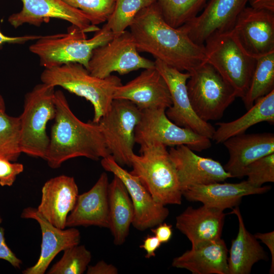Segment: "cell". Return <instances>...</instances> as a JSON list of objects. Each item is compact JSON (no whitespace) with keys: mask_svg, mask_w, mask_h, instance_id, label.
I'll return each mask as SVG.
<instances>
[{"mask_svg":"<svg viewBox=\"0 0 274 274\" xmlns=\"http://www.w3.org/2000/svg\"><path fill=\"white\" fill-rule=\"evenodd\" d=\"M228 250L220 238L200 243L175 257L172 265L193 274H228Z\"/></svg>","mask_w":274,"mask_h":274,"instance_id":"obj_24","label":"cell"},{"mask_svg":"<svg viewBox=\"0 0 274 274\" xmlns=\"http://www.w3.org/2000/svg\"><path fill=\"white\" fill-rule=\"evenodd\" d=\"M223 144L229 154L224 168L232 178L244 177L245 170L250 163L274 153V134L269 132L244 133L232 136Z\"/></svg>","mask_w":274,"mask_h":274,"instance_id":"obj_23","label":"cell"},{"mask_svg":"<svg viewBox=\"0 0 274 274\" xmlns=\"http://www.w3.org/2000/svg\"><path fill=\"white\" fill-rule=\"evenodd\" d=\"M87 274H117V268L112 264H108L104 260H100L94 265L88 266Z\"/></svg>","mask_w":274,"mask_h":274,"instance_id":"obj_38","label":"cell"},{"mask_svg":"<svg viewBox=\"0 0 274 274\" xmlns=\"http://www.w3.org/2000/svg\"><path fill=\"white\" fill-rule=\"evenodd\" d=\"M23 170L24 166L22 163L0 158V185L2 187L12 186L17 176Z\"/></svg>","mask_w":274,"mask_h":274,"instance_id":"obj_36","label":"cell"},{"mask_svg":"<svg viewBox=\"0 0 274 274\" xmlns=\"http://www.w3.org/2000/svg\"><path fill=\"white\" fill-rule=\"evenodd\" d=\"M86 33L72 25L65 33L43 36L29 46V51L38 56L45 68L77 63L87 69L93 51L114 36L105 24L92 38L87 39Z\"/></svg>","mask_w":274,"mask_h":274,"instance_id":"obj_4","label":"cell"},{"mask_svg":"<svg viewBox=\"0 0 274 274\" xmlns=\"http://www.w3.org/2000/svg\"><path fill=\"white\" fill-rule=\"evenodd\" d=\"M269 186L257 187L247 180L237 183L215 182L191 186L182 192L187 200L224 211L237 207L245 196L260 194L268 191Z\"/></svg>","mask_w":274,"mask_h":274,"instance_id":"obj_22","label":"cell"},{"mask_svg":"<svg viewBox=\"0 0 274 274\" xmlns=\"http://www.w3.org/2000/svg\"><path fill=\"white\" fill-rule=\"evenodd\" d=\"M2 220L0 215V259L8 261L15 268H20L22 262L13 252L6 242L4 229L1 226Z\"/></svg>","mask_w":274,"mask_h":274,"instance_id":"obj_37","label":"cell"},{"mask_svg":"<svg viewBox=\"0 0 274 274\" xmlns=\"http://www.w3.org/2000/svg\"><path fill=\"white\" fill-rule=\"evenodd\" d=\"M262 122L274 123V90L259 98L238 118L228 122H218L212 139L217 144L245 133L250 127Z\"/></svg>","mask_w":274,"mask_h":274,"instance_id":"obj_28","label":"cell"},{"mask_svg":"<svg viewBox=\"0 0 274 274\" xmlns=\"http://www.w3.org/2000/svg\"><path fill=\"white\" fill-rule=\"evenodd\" d=\"M138 51L180 71L190 73L206 62L204 45L195 43L179 28L164 19L157 2L142 9L129 27Z\"/></svg>","mask_w":274,"mask_h":274,"instance_id":"obj_1","label":"cell"},{"mask_svg":"<svg viewBox=\"0 0 274 274\" xmlns=\"http://www.w3.org/2000/svg\"><path fill=\"white\" fill-rule=\"evenodd\" d=\"M108 175L102 173L92 187L79 194L68 214L66 227L95 226L109 228Z\"/></svg>","mask_w":274,"mask_h":274,"instance_id":"obj_21","label":"cell"},{"mask_svg":"<svg viewBox=\"0 0 274 274\" xmlns=\"http://www.w3.org/2000/svg\"><path fill=\"white\" fill-rule=\"evenodd\" d=\"M141 113L130 101L114 99L109 111L97 123L111 155L121 166L131 167L134 130Z\"/></svg>","mask_w":274,"mask_h":274,"instance_id":"obj_9","label":"cell"},{"mask_svg":"<svg viewBox=\"0 0 274 274\" xmlns=\"http://www.w3.org/2000/svg\"><path fill=\"white\" fill-rule=\"evenodd\" d=\"M155 67V61L139 54L131 33L125 30L93 51L87 70L94 76L105 78L113 72L122 75Z\"/></svg>","mask_w":274,"mask_h":274,"instance_id":"obj_11","label":"cell"},{"mask_svg":"<svg viewBox=\"0 0 274 274\" xmlns=\"http://www.w3.org/2000/svg\"><path fill=\"white\" fill-rule=\"evenodd\" d=\"M43 36L25 35L18 37H9L0 31V46L5 44H21L26 42L37 40Z\"/></svg>","mask_w":274,"mask_h":274,"instance_id":"obj_42","label":"cell"},{"mask_svg":"<svg viewBox=\"0 0 274 274\" xmlns=\"http://www.w3.org/2000/svg\"><path fill=\"white\" fill-rule=\"evenodd\" d=\"M165 110H141V118L134 130L135 143L141 146L155 143L171 147L184 145L198 152L211 147L210 139L176 125L166 116Z\"/></svg>","mask_w":274,"mask_h":274,"instance_id":"obj_10","label":"cell"},{"mask_svg":"<svg viewBox=\"0 0 274 274\" xmlns=\"http://www.w3.org/2000/svg\"><path fill=\"white\" fill-rule=\"evenodd\" d=\"M41 192L37 211L54 226L65 228L67 217L79 195L74 178L62 175L50 179L43 186Z\"/></svg>","mask_w":274,"mask_h":274,"instance_id":"obj_20","label":"cell"},{"mask_svg":"<svg viewBox=\"0 0 274 274\" xmlns=\"http://www.w3.org/2000/svg\"><path fill=\"white\" fill-rule=\"evenodd\" d=\"M206 61L233 88L236 97H244L249 89L256 58L243 48L232 30L217 33L204 43Z\"/></svg>","mask_w":274,"mask_h":274,"instance_id":"obj_6","label":"cell"},{"mask_svg":"<svg viewBox=\"0 0 274 274\" xmlns=\"http://www.w3.org/2000/svg\"><path fill=\"white\" fill-rule=\"evenodd\" d=\"M254 236L260 239L269 249L271 256V262L270 269V273H273L274 272V231H272L266 233H257Z\"/></svg>","mask_w":274,"mask_h":274,"instance_id":"obj_41","label":"cell"},{"mask_svg":"<svg viewBox=\"0 0 274 274\" xmlns=\"http://www.w3.org/2000/svg\"><path fill=\"white\" fill-rule=\"evenodd\" d=\"M168 153L181 192L194 185L222 182L232 178L219 161L198 156L186 145L171 147Z\"/></svg>","mask_w":274,"mask_h":274,"instance_id":"obj_17","label":"cell"},{"mask_svg":"<svg viewBox=\"0 0 274 274\" xmlns=\"http://www.w3.org/2000/svg\"><path fill=\"white\" fill-rule=\"evenodd\" d=\"M155 67L165 81L172 98V105L165 111L168 118L176 125L191 129L212 139L215 128L208 122L200 119L194 112L187 89L189 72L184 73L156 59Z\"/></svg>","mask_w":274,"mask_h":274,"instance_id":"obj_12","label":"cell"},{"mask_svg":"<svg viewBox=\"0 0 274 274\" xmlns=\"http://www.w3.org/2000/svg\"><path fill=\"white\" fill-rule=\"evenodd\" d=\"M54 88L42 83L25 95L23 110L19 116L22 153L44 159L49 144L47 125L56 113Z\"/></svg>","mask_w":274,"mask_h":274,"instance_id":"obj_7","label":"cell"},{"mask_svg":"<svg viewBox=\"0 0 274 274\" xmlns=\"http://www.w3.org/2000/svg\"><path fill=\"white\" fill-rule=\"evenodd\" d=\"M207 0H157L165 21L178 28L191 20L206 4Z\"/></svg>","mask_w":274,"mask_h":274,"instance_id":"obj_30","label":"cell"},{"mask_svg":"<svg viewBox=\"0 0 274 274\" xmlns=\"http://www.w3.org/2000/svg\"><path fill=\"white\" fill-rule=\"evenodd\" d=\"M19 117L0 113V158L17 160L22 153L19 144Z\"/></svg>","mask_w":274,"mask_h":274,"instance_id":"obj_32","label":"cell"},{"mask_svg":"<svg viewBox=\"0 0 274 274\" xmlns=\"http://www.w3.org/2000/svg\"><path fill=\"white\" fill-rule=\"evenodd\" d=\"M249 0H210L204 10L180 26L195 43L204 45L213 35L232 30Z\"/></svg>","mask_w":274,"mask_h":274,"instance_id":"obj_16","label":"cell"},{"mask_svg":"<svg viewBox=\"0 0 274 274\" xmlns=\"http://www.w3.org/2000/svg\"><path fill=\"white\" fill-rule=\"evenodd\" d=\"M109 228L114 244L123 245L129 232L134 216L133 204L122 181L114 175L108 189Z\"/></svg>","mask_w":274,"mask_h":274,"instance_id":"obj_27","label":"cell"},{"mask_svg":"<svg viewBox=\"0 0 274 274\" xmlns=\"http://www.w3.org/2000/svg\"><path fill=\"white\" fill-rule=\"evenodd\" d=\"M274 90V52L256 58L248 91L242 100L247 110Z\"/></svg>","mask_w":274,"mask_h":274,"instance_id":"obj_29","label":"cell"},{"mask_svg":"<svg viewBox=\"0 0 274 274\" xmlns=\"http://www.w3.org/2000/svg\"><path fill=\"white\" fill-rule=\"evenodd\" d=\"M141 155L130 158V173L137 177L154 200L164 206L181 204L182 194L176 168L166 147L159 144L141 146Z\"/></svg>","mask_w":274,"mask_h":274,"instance_id":"obj_5","label":"cell"},{"mask_svg":"<svg viewBox=\"0 0 274 274\" xmlns=\"http://www.w3.org/2000/svg\"><path fill=\"white\" fill-rule=\"evenodd\" d=\"M156 2L157 0H115L113 12L105 24L114 37L118 36L130 27L142 9Z\"/></svg>","mask_w":274,"mask_h":274,"instance_id":"obj_31","label":"cell"},{"mask_svg":"<svg viewBox=\"0 0 274 274\" xmlns=\"http://www.w3.org/2000/svg\"><path fill=\"white\" fill-rule=\"evenodd\" d=\"M161 243L155 235H148L143 240L140 248L146 252L145 257L150 258L155 256V251L160 247Z\"/></svg>","mask_w":274,"mask_h":274,"instance_id":"obj_40","label":"cell"},{"mask_svg":"<svg viewBox=\"0 0 274 274\" xmlns=\"http://www.w3.org/2000/svg\"><path fill=\"white\" fill-rule=\"evenodd\" d=\"M22 8L19 12L8 18L9 23L14 28L24 24L40 26L51 18L67 21L85 33L96 32L100 28L92 25L87 16L63 0H21Z\"/></svg>","mask_w":274,"mask_h":274,"instance_id":"obj_15","label":"cell"},{"mask_svg":"<svg viewBox=\"0 0 274 274\" xmlns=\"http://www.w3.org/2000/svg\"><path fill=\"white\" fill-rule=\"evenodd\" d=\"M41 80L43 83L61 87L90 101L94 109L92 122L96 123L109 111L115 89L122 84L117 76L111 75L100 78L91 75L83 65L77 63L45 68Z\"/></svg>","mask_w":274,"mask_h":274,"instance_id":"obj_3","label":"cell"},{"mask_svg":"<svg viewBox=\"0 0 274 274\" xmlns=\"http://www.w3.org/2000/svg\"><path fill=\"white\" fill-rule=\"evenodd\" d=\"M70 6L81 10L91 23L97 25L107 22L115 6V0H63Z\"/></svg>","mask_w":274,"mask_h":274,"instance_id":"obj_34","label":"cell"},{"mask_svg":"<svg viewBox=\"0 0 274 274\" xmlns=\"http://www.w3.org/2000/svg\"><path fill=\"white\" fill-rule=\"evenodd\" d=\"M114 99L129 100L141 110H166L172 105L167 85L155 67L144 69L136 78L117 87Z\"/></svg>","mask_w":274,"mask_h":274,"instance_id":"obj_18","label":"cell"},{"mask_svg":"<svg viewBox=\"0 0 274 274\" xmlns=\"http://www.w3.org/2000/svg\"><path fill=\"white\" fill-rule=\"evenodd\" d=\"M100 163L105 170L118 177L125 186L134 210L131 225L136 229L143 231L163 222L169 215L168 209L154 200L137 177L119 165L111 155L102 158Z\"/></svg>","mask_w":274,"mask_h":274,"instance_id":"obj_13","label":"cell"},{"mask_svg":"<svg viewBox=\"0 0 274 274\" xmlns=\"http://www.w3.org/2000/svg\"><path fill=\"white\" fill-rule=\"evenodd\" d=\"M250 7L274 12V0H249Z\"/></svg>","mask_w":274,"mask_h":274,"instance_id":"obj_43","label":"cell"},{"mask_svg":"<svg viewBox=\"0 0 274 274\" xmlns=\"http://www.w3.org/2000/svg\"><path fill=\"white\" fill-rule=\"evenodd\" d=\"M56 113L44 159L52 168L65 161L85 157L98 160L111 155L98 123H85L72 112L64 93L55 91Z\"/></svg>","mask_w":274,"mask_h":274,"instance_id":"obj_2","label":"cell"},{"mask_svg":"<svg viewBox=\"0 0 274 274\" xmlns=\"http://www.w3.org/2000/svg\"><path fill=\"white\" fill-rule=\"evenodd\" d=\"M247 181L257 187L268 182H274V153L263 156L250 163L244 174Z\"/></svg>","mask_w":274,"mask_h":274,"instance_id":"obj_35","label":"cell"},{"mask_svg":"<svg viewBox=\"0 0 274 274\" xmlns=\"http://www.w3.org/2000/svg\"><path fill=\"white\" fill-rule=\"evenodd\" d=\"M23 219H33L40 225L42 232L41 252L37 262L22 271L23 274H44L56 255L71 247L79 245L80 231L75 227L60 229L49 222L37 211V208L27 207L21 214Z\"/></svg>","mask_w":274,"mask_h":274,"instance_id":"obj_19","label":"cell"},{"mask_svg":"<svg viewBox=\"0 0 274 274\" xmlns=\"http://www.w3.org/2000/svg\"><path fill=\"white\" fill-rule=\"evenodd\" d=\"M6 112V105L2 95L0 94V113Z\"/></svg>","mask_w":274,"mask_h":274,"instance_id":"obj_44","label":"cell"},{"mask_svg":"<svg viewBox=\"0 0 274 274\" xmlns=\"http://www.w3.org/2000/svg\"><path fill=\"white\" fill-rule=\"evenodd\" d=\"M91 252L84 245H75L65 249L60 259L48 271V274H82L91 260Z\"/></svg>","mask_w":274,"mask_h":274,"instance_id":"obj_33","label":"cell"},{"mask_svg":"<svg viewBox=\"0 0 274 274\" xmlns=\"http://www.w3.org/2000/svg\"><path fill=\"white\" fill-rule=\"evenodd\" d=\"M232 30L251 56L257 58L274 52V12L246 7Z\"/></svg>","mask_w":274,"mask_h":274,"instance_id":"obj_14","label":"cell"},{"mask_svg":"<svg viewBox=\"0 0 274 274\" xmlns=\"http://www.w3.org/2000/svg\"><path fill=\"white\" fill-rule=\"evenodd\" d=\"M189 73L186 86L196 115L205 122L221 119L236 97L233 88L206 61Z\"/></svg>","mask_w":274,"mask_h":274,"instance_id":"obj_8","label":"cell"},{"mask_svg":"<svg viewBox=\"0 0 274 274\" xmlns=\"http://www.w3.org/2000/svg\"><path fill=\"white\" fill-rule=\"evenodd\" d=\"M225 218L223 211L203 204L186 208L176 217V227L190 241L192 247L221 236Z\"/></svg>","mask_w":274,"mask_h":274,"instance_id":"obj_25","label":"cell"},{"mask_svg":"<svg viewBox=\"0 0 274 274\" xmlns=\"http://www.w3.org/2000/svg\"><path fill=\"white\" fill-rule=\"evenodd\" d=\"M230 213L237 217L238 231L228 251V274H249L255 263L268 258L257 239L246 228L238 207Z\"/></svg>","mask_w":274,"mask_h":274,"instance_id":"obj_26","label":"cell"},{"mask_svg":"<svg viewBox=\"0 0 274 274\" xmlns=\"http://www.w3.org/2000/svg\"><path fill=\"white\" fill-rule=\"evenodd\" d=\"M155 227L151 229L154 235L157 237L161 244L168 243L173 235L172 225L162 222Z\"/></svg>","mask_w":274,"mask_h":274,"instance_id":"obj_39","label":"cell"}]
</instances>
